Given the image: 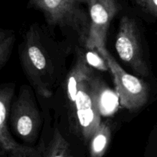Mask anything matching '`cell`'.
<instances>
[{
	"label": "cell",
	"instance_id": "9",
	"mask_svg": "<svg viewBox=\"0 0 157 157\" xmlns=\"http://www.w3.org/2000/svg\"><path fill=\"white\" fill-rule=\"evenodd\" d=\"M93 75V67L85 59V56L78 55L75 66L69 72L67 78V95L69 101L75 103L80 85L84 81H90Z\"/></svg>",
	"mask_w": 157,
	"mask_h": 157
},
{
	"label": "cell",
	"instance_id": "5",
	"mask_svg": "<svg viewBox=\"0 0 157 157\" xmlns=\"http://www.w3.org/2000/svg\"><path fill=\"white\" fill-rule=\"evenodd\" d=\"M21 60L25 70L37 91L41 96L46 98L51 96L48 85L44 81L48 75V58L40 42L39 37L33 29H30L26 35Z\"/></svg>",
	"mask_w": 157,
	"mask_h": 157
},
{
	"label": "cell",
	"instance_id": "11",
	"mask_svg": "<svg viewBox=\"0 0 157 157\" xmlns=\"http://www.w3.org/2000/svg\"><path fill=\"white\" fill-rule=\"evenodd\" d=\"M40 157H73L70 154L69 144L58 130H55L48 147Z\"/></svg>",
	"mask_w": 157,
	"mask_h": 157
},
{
	"label": "cell",
	"instance_id": "13",
	"mask_svg": "<svg viewBox=\"0 0 157 157\" xmlns=\"http://www.w3.org/2000/svg\"><path fill=\"white\" fill-rule=\"evenodd\" d=\"M85 59L91 67H94L101 71H107L109 69L107 61L98 52L97 53L94 52V50H90V52L86 53Z\"/></svg>",
	"mask_w": 157,
	"mask_h": 157
},
{
	"label": "cell",
	"instance_id": "2",
	"mask_svg": "<svg viewBox=\"0 0 157 157\" xmlns=\"http://www.w3.org/2000/svg\"><path fill=\"white\" fill-rule=\"evenodd\" d=\"M97 51L107 61L121 105L130 110H137L145 105L150 93L148 84L126 71L106 48Z\"/></svg>",
	"mask_w": 157,
	"mask_h": 157
},
{
	"label": "cell",
	"instance_id": "14",
	"mask_svg": "<svg viewBox=\"0 0 157 157\" xmlns=\"http://www.w3.org/2000/svg\"><path fill=\"white\" fill-rule=\"evenodd\" d=\"M145 9L152 15H157V0H147Z\"/></svg>",
	"mask_w": 157,
	"mask_h": 157
},
{
	"label": "cell",
	"instance_id": "7",
	"mask_svg": "<svg viewBox=\"0 0 157 157\" xmlns=\"http://www.w3.org/2000/svg\"><path fill=\"white\" fill-rule=\"evenodd\" d=\"M90 80L80 85L74 103L80 132L86 142L91 140L101 124L98 100Z\"/></svg>",
	"mask_w": 157,
	"mask_h": 157
},
{
	"label": "cell",
	"instance_id": "10",
	"mask_svg": "<svg viewBox=\"0 0 157 157\" xmlns=\"http://www.w3.org/2000/svg\"><path fill=\"white\" fill-rule=\"evenodd\" d=\"M111 130L105 123H101L96 133L90 140V152L91 157H102L110 142Z\"/></svg>",
	"mask_w": 157,
	"mask_h": 157
},
{
	"label": "cell",
	"instance_id": "3",
	"mask_svg": "<svg viewBox=\"0 0 157 157\" xmlns=\"http://www.w3.org/2000/svg\"><path fill=\"white\" fill-rule=\"evenodd\" d=\"M117 52L122 61L136 73L142 76L149 75V69L144 58L138 29L133 18L124 15L121 18L115 41Z\"/></svg>",
	"mask_w": 157,
	"mask_h": 157
},
{
	"label": "cell",
	"instance_id": "6",
	"mask_svg": "<svg viewBox=\"0 0 157 157\" xmlns=\"http://www.w3.org/2000/svg\"><path fill=\"white\" fill-rule=\"evenodd\" d=\"M90 29L85 46L89 50L106 48L107 34L120 10L117 0H87Z\"/></svg>",
	"mask_w": 157,
	"mask_h": 157
},
{
	"label": "cell",
	"instance_id": "1",
	"mask_svg": "<svg viewBox=\"0 0 157 157\" xmlns=\"http://www.w3.org/2000/svg\"><path fill=\"white\" fill-rule=\"evenodd\" d=\"M87 0H29V7L42 12L48 24L75 31L84 44L90 29L89 14L84 10Z\"/></svg>",
	"mask_w": 157,
	"mask_h": 157
},
{
	"label": "cell",
	"instance_id": "12",
	"mask_svg": "<svg viewBox=\"0 0 157 157\" xmlns=\"http://www.w3.org/2000/svg\"><path fill=\"white\" fill-rule=\"evenodd\" d=\"M15 35L12 31L0 30V68H2L7 63L12 51Z\"/></svg>",
	"mask_w": 157,
	"mask_h": 157
},
{
	"label": "cell",
	"instance_id": "15",
	"mask_svg": "<svg viewBox=\"0 0 157 157\" xmlns=\"http://www.w3.org/2000/svg\"><path fill=\"white\" fill-rule=\"evenodd\" d=\"M135 1L136 2V3H137L140 6H141L142 8L145 9L147 0H135Z\"/></svg>",
	"mask_w": 157,
	"mask_h": 157
},
{
	"label": "cell",
	"instance_id": "16",
	"mask_svg": "<svg viewBox=\"0 0 157 157\" xmlns=\"http://www.w3.org/2000/svg\"><path fill=\"white\" fill-rule=\"evenodd\" d=\"M154 157H157V147H156V155H155Z\"/></svg>",
	"mask_w": 157,
	"mask_h": 157
},
{
	"label": "cell",
	"instance_id": "4",
	"mask_svg": "<svg viewBox=\"0 0 157 157\" xmlns=\"http://www.w3.org/2000/svg\"><path fill=\"white\" fill-rule=\"evenodd\" d=\"M10 122L15 133L26 142H33L38 136L41 124L39 111L32 93L27 87H21L12 104Z\"/></svg>",
	"mask_w": 157,
	"mask_h": 157
},
{
	"label": "cell",
	"instance_id": "8",
	"mask_svg": "<svg viewBox=\"0 0 157 157\" xmlns=\"http://www.w3.org/2000/svg\"><path fill=\"white\" fill-rule=\"evenodd\" d=\"M14 94V85L3 87L0 90V144L2 151L11 157H40L41 153L31 147L17 144L9 132L8 119Z\"/></svg>",
	"mask_w": 157,
	"mask_h": 157
}]
</instances>
